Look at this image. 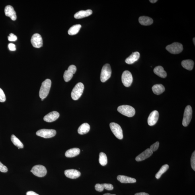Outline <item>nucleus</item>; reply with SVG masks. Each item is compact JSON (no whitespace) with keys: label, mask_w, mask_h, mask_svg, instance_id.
Segmentation results:
<instances>
[{"label":"nucleus","mask_w":195,"mask_h":195,"mask_svg":"<svg viewBox=\"0 0 195 195\" xmlns=\"http://www.w3.org/2000/svg\"><path fill=\"white\" fill-rule=\"evenodd\" d=\"M51 85V81L50 79H47L43 82L41 86L39 96L41 99H44L48 95Z\"/></svg>","instance_id":"obj_1"},{"label":"nucleus","mask_w":195,"mask_h":195,"mask_svg":"<svg viewBox=\"0 0 195 195\" xmlns=\"http://www.w3.org/2000/svg\"><path fill=\"white\" fill-rule=\"evenodd\" d=\"M84 89V84L81 83H77L72 91L71 96L74 100H77L81 97Z\"/></svg>","instance_id":"obj_2"},{"label":"nucleus","mask_w":195,"mask_h":195,"mask_svg":"<svg viewBox=\"0 0 195 195\" xmlns=\"http://www.w3.org/2000/svg\"><path fill=\"white\" fill-rule=\"evenodd\" d=\"M118 111L121 114L128 117L134 116L135 112V108L126 105L119 106Z\"/></svg>","instance_id":"obj_3"},{"label":"nucleus","mask_w":195,"mask_h":195,"mask_svg":"<svg viewBox=\"0 0 195 195\" xmlns=\"http://www.w3.org/2000/svg\"><path fill=\"white\" fill-rule=\"evenodd\" d=\"M112 73L111 67L108 64H106L102 67L100 79L102 83L107 81L111 77Z\"/></svg>","instance_id":"obj_4"},{"label":"nucleus","mask_w":195,"mask_h":195,"mask_svg":"<svg viewBox=\"0 0 195 195\" xmlns=\"http://www.w3.org/2000/svg\"><path fill=\"white\" fill-rule=\"evenodd\" d=\"M166 49L172 54H177L182 52L183 48V46L180 43L174 42L173 44L168 45L166 47Z\"/></svg>","instance_id":"obj_5"},{"label":"nucleus","mask_w":195,"mask_h":195,"mask_svg":"<svg viewBox=\"0 0 195 195\" xmlns=\"http://www.w3.org/2000/svg\"><path fill=\"white\" fill-rule=\"evenodd\" d=\"M192 109L191 106H187L185 110L184 114L182 125L184 127H186L189 124L192 120Z\"/></svg>","instance_id":"obj_6"},{"label":"nucleus","mask_w":195,"mask_h":195,"mask_svg":"<svg viewBox=\"0 0 195 195\" xmlns=\"http://www.w3.org/2000/svg\"><path fill=\"white\" fill-rule=\"evenodd\" d=\"M56 133V131L54 129H42L37 131L36 134L43 138H49L55 136Z\"/></svg>","instance_id":"obj_7"},{"label":"nucleus","mask_w":195,"mask_h":195,"mask_svg":"<svg viewBox=\"0 0 195 195\" xmlns=\"http://www.w3.org/2000/svg\"><path fill=\"white\" fill-rule=\"evenodd\" d=\"M110 128L112 132L117 138L122 139L123 138V131L122 128L118 124L115 123H111Z\"/></svg>","instance_id":"obj_8"},{"label":"nucleus","mask_w":195,"mask_h":195,"mask_svg":"<svg viewBox=\"0 0 195 195\" xmlns=\"http://www.w3.org/2000/svg\"><path fill=\"white\" fill-rule=\"evenodd\" d=\"M34 175L39 177H44L47 174V170L44 166L41 165L35 166L31 170Z\"/></svg>","instance_id":"obj_9"},{"label":"nucleus","mask_w":195,"mask_h":195,"mask_svg":"<svg viewBox=\"0 0 195 195\" xmlns=\"http://www.w3.org/2000/svg\"><path fill=\"white\" fill-rule=\"evenodd\" d=\"M122 80L123 85L125 87H130L133 80L132 73L128 71H124L122 75Z\"/></svg>","instance_id":"obj_10"},{"label":"nucleus","mask_w":195,"mask_h":195,"mask_svg":"<svg viewBox=\"0 0 195 195\" xmlns=\"http://www.w3.org/2000/svg\"><path fill=\"white\" fill-rule=\"evenodd\" d=\"M77 70L76 67L75 65H70L67 70L65 71L63 77L64 81L68 82L69 81L73 76V74L76 73Z\"/></svg>","instance_id":"obj_11"},{"label":"nucleus","mask_w":195,"mask_h":195,"mask_svg":"<svg viewBox=\"0 0 195 195\" xmlns=\"http://www.w3.org/2000/svg\"><path fill=\"white\" fill-rule=\"evenodd\" d=\"M31 42L34 48H40L43 46V40L41 36L38 33H35L32 37Z\"/></svg>","instance_id":"obj_12"},{"label":"nucleus","mask_w":195,"mask_h":195,"mask_svg":"<svg viewBox=\"0 0 195 195\" xmlns=\"http://www.w3.org/2000/svg\"><path fill=\"white\" fill-rule=\"evenodd\" d=\"M159 114L157 111H154L150 114L148 118V123L150 126H153L157 123L158 120Z\"/></svg>","instance_id":"obj_13"},{"label":"nucleus","mask_w":195,"mask_h":195,"mask_svg":"<svg viewBox=\"0 0 195 195\" xmlns=\"http://www.w3.org/2000/svg\"><path fill=\"white\" fill-rule=\"evenodd\" d=\"M5 12L6 16L11 18L14 21L17 18L16 12L12 6L10 5L6 6L5 8Z\"/></svg>","instance_id":"obj_14"},{"label":"nucleus","mask_w":195,"mask_h":195,"mask_svg":"<svg viewBox=\"0 0 195 195\" xmlns=\"http://www.w3.org/2000/svg\"><path fill=\"white\" fill-rule=\"evenodd\" d=\"M60 116L59 113L55 111L51 112L46 115L44 118L45 122L50 123L56 120Z\"/></svg>","instance_id":"obj_15"},{"label":"nucleus","mask_w":195,"mask_h":195,"mask_svg":"<svg viewBox=\"0 0 195 195\" xmlns=\"http://www.w3.org/2000/svg\"><path fill=\"white\" fill-rule=\"evenodd\" d=\"M64 174L67 177L71 179H76L79 177L81 175L80 172L74 169L65 170Z\"/></svg>","instance_id":"obj_16"},{"label":"nucleus","mask_w":195,"mask_h":195,"mask_svg":"<svg viewBox=\"0 0 195 195\" xmlns=\"http://www.w3.org/2000/svg\"><path fill=\"white\" fill-rule=\"evenodd\" d=\"M153 152L150 149H147L141 153L140 154L137 156L135 158V160L137 162L143 161L148 158L153 154Z\"/></svg>","instance_id":"obj_17"},{"label":"nucleus","mask_w":195,"mask_h":195,"mask_svg":"<svg viewBox=\"0 0 195 195\" xmlns=\"http://www.w3.org/2000/svg\"><path fill=\"white\" fill-rule=\"evenodd\" d=\"M95 189L97 191L102 192L104 189L108 190H111L114 189V186L110 184H97L95 186Z\"/></svg>","instance_id":"obj_18"},{"label":"nucleus","mask_w":195,"mask_h":195,"mask_svg":"<svg viewBox=\"0 0 195 195\" xmlns=\"http://www.w3.org/2000/svg\"><path fill=\"white\" fill-rule=\"evenodd\" d=\"M140 57V54L138 52L133 53L130 56L126 59V62L128 64H131L138 60Z\"/></svg>","instance_id":"obj_19"},{"label":"nucleus","mask_w":195,"mask_h":195,"mask_svg":"<svg viewBox=\"0 0 195 195\" xmlns=\"http://www.w3.org/2000/svg\"><path fill=\"white\" fill-rule=\"evenodd\" d=\"M117 179L122 183H134L136 182L135 178L124 175L118 176Z\"/></svg>","instance_id":"obj_20"},{"label":"nucleus","mask_w":195,"mask_h":195,"mask_svg":"<svg viewBox=\"0 0 195 195\" xmlns=\"http://www.w3.org/2000/svg\"><path fill=\"white\" fill-rule=\"evenodd\" d=\"M92 12H93L91 10H87L86 11L82 10L76 13L74 15V18L76 19H80V18L88 17L92 15Z\"/></svg>","instance_id":"obj_21"},{"label":"nucleus","mask_w":195,"mask_h":195,"mask_svg":"<svg viewBox=\"0 0 195 195\" xmlns=\"http://www.w3.org/2000/svg\"><path fill=\"white\" fill-rule=\"evenodd\" d=\"M139 22L142 25L144 26L150 25L153 22L152 18L147 16H141L139 18Z\"/></svg>","instance_id":"obj_22"},{"label":"nucleus","mask_w":195,"mask_h":195,"mask_svg":"<svg viewBox=\"0 0 195 195\" xmlns=\"http://www.w3.org/2000/svg\"><path fill=\"white\" fill-rule=\"evenodd\" d=\"M80 150L77 148H74L68 150L65 153V156L67 158H72L79 155Z\"/></svg>","instance_id":"obj_23"},{"label":"nucleus","mask_w":195,"mask_h":195,"mask_svg":"<svg viewBox=\"0 0 195 195\" xmlns=\"http://www.w3.org/2000/svg\"><path fill=\"white\" fill-rule=\"evenodd\" d=\"M154 72L156 75L161 78H165L167 77V73L164 70L163 68L161 66L155 67L154 69Z\"/></svg>","instance_id":"obj_24"},{"label":"nucleus","mask_w":195,"mask_h":195,"mask_svg":"<svg viewBox=\"0 0 195 195\" xmlns=\"http://www.w3.org/2000/svg\"><path fill=\"white\" fill-rule=\"evenodd\" d=\"M90 129V125L87 123H84L78 128V132L79 134L81 135L87 134L89 132Z\"/></svg>","instance_id":"obj_25"},{"label":"nucleus","mask_w":195,"mask_h":195,"mask_svg":"<svg viewBox=\"0 0 195 195\" xmlns=\"http://www.w3.org/2000/svg\"><path fill=\"white\" fill-rule=\"evenodd\" d=\"M153 93L156 95H160L165 92V87L162 84H156L154 85L152 88Z\"/></svg>","instance_id":"obj_26"},{"label":"nucleus","mask_w":195,"mask_h":195,"mask_svg":"<svg viewBox=\"0 0 195 195\" xmlns=\"http://www.w3.org/2000/svg\"><path fill=\"white\" fill-rule=\"evenodd\" d=\"M194 61L191 60H186L182 61L181 65L185 69L191 71L193 68Z\"/></svg>","instance_id":"obj_27"},{"label":"nucleus","mask_w":195,"mask_h":195,"mask_svg":"<svg viewBox=\"0 0 195 195\" xmlns=\"http://www.w3.org/2000/svg\"><path fill=\"white\" fill-rule=\"evenodd\" d=\"M81 27V25L76 24L72 26L68 31V33L70 35L73 36L79 32Z\"/></svg>","instance_id":"obj_28"},{"label":"nucleus","mask_w":195,"mask_h":195,"mask_svg":"<svg viewBox=\"0 0 195 195\" xmlns=\"http://www.w3.org/2000/svg\"><path fill=\"white\" fill-rule=\"evenodd\" d=\"M11 140L13 144L16 146L18 147V148L22 149L24 147V145L21 141L17 137H16L15 135H11Z\"/></svg>","instance_id":"obj_29"},{"label":"nucleus","mask_w":195,"mask_h":195,"mask_svg":"<svg viewBox=\"0 0 195 195\" xmlns=\"http://www.w3.org/2000/svg\"><path fill=\"white\" fill-rule=\"evenodd\" d=\"M169 167V166L168 165H165L162 166L159 171L156 174L155 177L156 178L158 179H159L161 177L162 174L167 171Z\"/></svg>","instance_id":"obj_30"},{"label":"nucleus","mask_w":195,"mask_h":195,"mask_svg":"<svg viewBox=\"0 0 195 195\" xmlns=\"http://www.w3.org/2000/svg\"><path fill=\"white\" fill-rule=\"evenodd\" d=\"M99 162L100 165L105 166L107 163V158L105 153L101 152L99 154Z\"/></svg>","instance_id":"obj_31"},{"label":"nucleus","mask_w":195,"mask_h":195,"mask_svg":"<svg viewBox=\"0 0 195 195\" xmlns=\"http://www.w3.org/2000/svg\"><path fill=\"white\" fill-rule=\"evenodd\" d=\"M191 165L192 169L195 171V151L193 153L192 157L191 158Z\"/></svg>","instance_id":"obj_32"},{"label":"nucleus","mask_w":195,"mask_h":195,"mask_svg":"<svg viewBox=\"0 0 195 195\" xmlns=\"http://www.w3.org/2000/svg\"><path fill=\"white\" fill-rule=\"evenodd\" d=\"M159 145V142H157L151 146L150 149L153 152L157 150L158 149Z\"/></svg>","instance_id":"obj_33"},{"label":"nucleus","mask_w":195,"mask_h":195,"mask_svg":"<svg viewBox=\"0 0 195 195\" xmlns=\"http://www.w3.org/2000/svg\"><path fill=\"white\" fill-rule=\"evenodd\" d=\"M6 97L2 89L0 88V102H4L6 101Z\"/></svg>","instance_id":"obj_34"},{"label":"nucleus","mask_w":195,"mask_h":195,"mask_svg":"<svg viewBox=\"0 0 195 195\" xmlns=\"http://www.w3.org/2000/svg\"><path fill=\"white\" fill-rule=\"evenodd\" d=\"M8 40L10 41H15L17 40V37L13 33L10 34V36L8 37Z\"/></svg>","instance_id":"obj_35"},{"label":"nucleus","mask_w":195,"mask_h":195,"mask_svg":"<svg viewBox=\"0 0 195 195\" xmlns=\"http://www.w3.org/2000/svg\"><path fill=\"white\" fill-rule=\"evenodd\" d=\"M0 171L6 173L8 171V168L0 162Z\"/></svg>","instance_id":"obj_36"},{"label":"nucleus","mask_w":195,"mask_h":195,"mask_svg":"<svg viewBox=\"0 0 195 195\" xmlns=\"http://www.w3.org/2000/svg\"><path fill=\"white\" fill-rule=\"evenodd\" d=\"M9 50L11 51H15L16 50L15 45L13 44H10L9 45Z\"/></svg>","instance_id":"obj_37"},{"label":"nucleus","mask_w":195,"mask_h":195,"mask_svg":"<svg viewBox=\"0 0 195 195\" xmlns=\"http://www.w3.org/2000/svg\"><path fill=\"white\" fill-rule=\"evenodd\" d=\"M26 195H39V194L36 193L33 191H29L26 193Z\"/></svg>","instance_id":"obj_38"},{"label":"nucleus","mask_w":195,"mask_h":195,"mask_svg":"<svg viewBox=\"0 0 195 195\" xmlns=\"http://www.w3.org/2000/svg\"><path fill=\"white\" fill-rule=\"evenodd\" d=\"M135 195H150L149 194L144 192L137 193Z\"/></svg>","instance_id":"obj_39"},{"label":"nucleus","mask_w":195,"mask_h":195,"mask_svg":"<svg viewBox=\"0 0 195 195\" xmlns=\"http://www.w3.org/2000/svg\"><path fill=\"white\" fill-rule=\"evenodd\" d=\"M150 2L151 3H154L158 1L157 0H151V1H150Z\"/></svg>","instance_id":"obj_40"},{"label":"nucleus","mask_w":195,"mask_h":195,"mask_svg":"<svg viewBox=\"0 0 195 195\" xmlns=\"http://www.w3.org/2000/svg\"><path fill=\"white\" fill-rule=\"evenodd\" d=\"M103 195H116L111 194L110 193H106L105 194H103Z\"/></svg>","instance_id":"obj_41"},{"label":"nucleus","mask_w":195,"mask_h":195,"mask_svg":"<svg viewBox=\"0 0 195 195\" xmlns=\"http://www.w3.org/2000/svg\"><path fill=\"white\" fill-rule=\"evenodd\" d=\"M195 38H193V43H194V45H195Z\"/></svg>","instance_id":"obj_42"}]
</instances>
